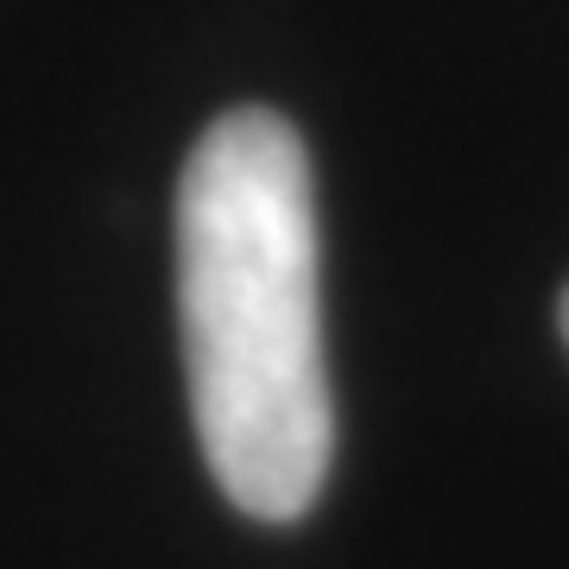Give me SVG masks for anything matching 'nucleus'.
Listing matches in <instances>:
<instances>
[{"label":"nucleus","instance_id":"obj_1","mask_svg":"<svg viewBox=\"0 0 569 569\" xmlns=\"http://www.w3.org/2000/svg\"><path fill=\"white\" fill-rule=\"evenodd\" d=\"M317 190L272 108L209 121L178 183V317L209 475L247 519L291 526L336 456L317 291Z\"/></svg>","mask_w":569,"mask_h":569},{"label":"nucleus","instance_id":"obj_2","mask_svg":"<svg viewBox=\"0 0 569 569\" xmlns=\"http://www.w3.org/2000/svg\"><path fill=\"white\" fill-rule=\"evenodd\" d=\"M563 342H569V291H563Z\"/></svg>","mask_w":569,"mask_h":569}]
</instances>
